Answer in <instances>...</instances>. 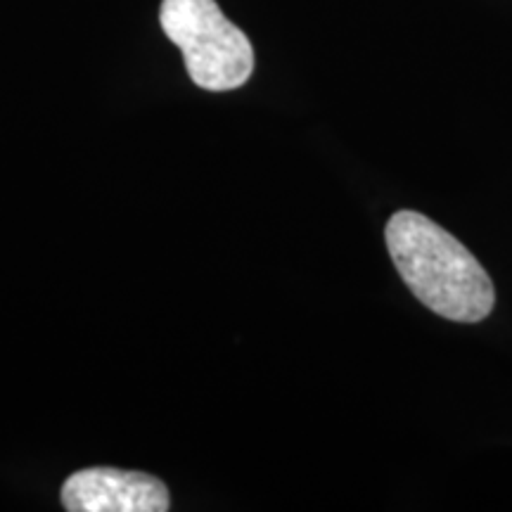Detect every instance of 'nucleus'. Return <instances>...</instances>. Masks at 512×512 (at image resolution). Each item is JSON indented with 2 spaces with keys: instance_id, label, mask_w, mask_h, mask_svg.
Returning a JSON list of instances; mask_svg holds the SVG:
<instances>
[{
  "instance_id": "f03ea898",
  "label": "nucleus",
  "mask_w": 512,
  "mask_h": 512,
  "mask_svg": "<svg viewBox=\"0 0 512 512\" xmlns=\"http://www.w3.org/2000/svg\"><path fill=\"white\" fill-rule=\"evenodd\" d=\"M159 22L169 41L181 48L195 86L214 93L235 91L252 76V43L216 0H162Z\"/></svg>"
},
{
  "instance_id": "f257e3e1",
  "label": "nucleus",
  "mask_w": 512,
  "mask_h": 512,
  "mask_svg": "<svg viewBox=\"0 0 512 512\" xmlns=\"http://www.w3.org/2000/svg\"><path fill=\"white\" fill-rule=\"evenodd\" d=\"M389 256L415 299L446 320L479 323L494 311L496 287L477 256L439 223L403 209L384 228Z\"/></svg>"
},
{
  "instance_id": "7ed1b4c3",
  "label": "nucleus",
  "mask_w": 512,
  "mask_h": 512,
  "mask_svg": "<svg viewBox=\"0 0 512 512\" xmlns=\"http://www.w3.org/2000/svg\"><path fill=\"white\" fill-rule=\"evenodd\" d=\"M69 512H166L169 491L162 479L117 467H88L62 484Z\"/></svg>"
}]
</instances>
